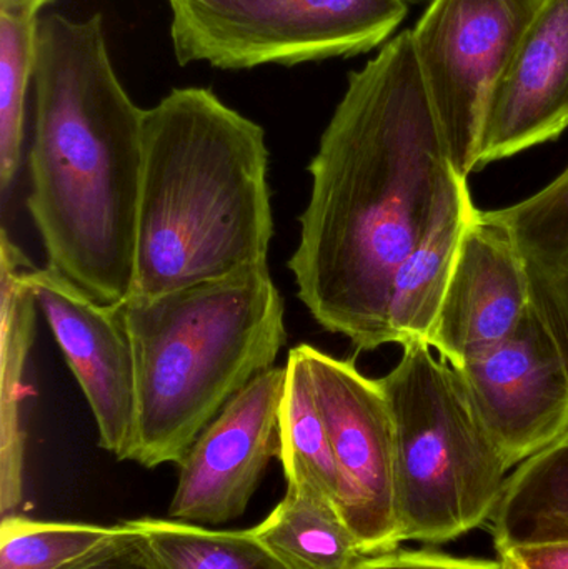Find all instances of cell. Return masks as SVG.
Returning a JSON list of instances; mask_svg holds the SVG:
<instances>
[{"label": "cell", "instance_id": "6da1fadb", "mask_svg": "<svg viewBox=\"0 0 568 569\" xmlns=\"http://www.w3.org/2000/svg\"><path fill=\"white\" fill-rule=\"evenodd\" d=\"M309 173L289 260L297 295L323 330L377 350L389 345L397 269L467 180L447 152L410 30L350 73Z\"/></svg>", "mask_w": 568, "mask_h": 569}, {"label": "cell", "instance_id": "7a4b0ae2", "mask_svg": "<svg viewBox=\"0 0 568 569\" xmlns=\"http://www.w3.org/2000/svg\"><path fill=\"white\" fill-rule=\"evenodd\" d=\"M27 209L47 266L97 300L132 290L143 113L110 60L100 13L37 19Z\"/></svg>", "mask_w": 568, "mask_h": 569}, {"label": "cell", "instance_id": "3957f363", "mask_svg": "<svg viewBox=\"0 0 568 569\" xmlns=\"http://www.w3.org/2000/svg\"><path fill=\"white\" fill-rule=\"evenodd\" d=\"M272 237L262 127L200 87L147 109L129 297L269 267Z\"/></svg>", "mask_w": 568, "mask_h": 569}, {"label": "cell", "instance_id": "277c9868", "mask_svg": "<svg viewBox=\"0 0 568 569\" xmlns=\"http://www.w3.org/2000/svg\"><path fill=\"white\" fill-rule=\"evenodd\" d=\"M136 365L130 460L182 465L197 438L287 341L286 307L269 267L120 301Z\"/></svg>", "mask_w": 568, "mask_h": 569}, {"label": "cell", "instance_id": "5b68a950", "mask_svg": "<svg viewBox=\"0 0 568 569\" xmlns=\"http://www.w3.org/2000/svg\"><path fill=\"white\" fill-rule=\"evenodd\" d=\"M379 378L396 443L400 540L440 545L492 520L509 465L459 371L422 341Z\"/></svg>", "mask_w": 568, "mask_h": 569}, {"label": "cell", "instance_id": "8992f818", "mask_svg": "<svg viewBox=\"0 0 568 569\" xmlns=\"http://www.w3.org/2000/svg\"><path fill=\"white\" fill-rule=\"evenodd\" d=\"M180 66L217 69L349 57L386 42L406 19V0H169Z\"/></svg>", "mask_w": 568, "mask_h": 569}, {"label": "cell", "instance_id": "52a82bcc", "mask_svg": "<svg viewBox=\"0 0 568 569\" xmlns=\"http://www.w3.org/2000/svg\"><path fill=\"white\" fill-rule=\"evenodd\" d=\"M546 0H432L413 50L454 169H479L490 100Z\"/></svg>", "mask_w": 568, "mask_h": 569}, {"label": "cell", "instance_id": "ba28073f", "mask_svg": "<svg viewBox=\"0 0 568 569\" xmlns=\"http://www.w3.org/2000/svg\"><path fill=\"white\" fill-rule=\"evenodd\" d=\"M322 411L342 495L340 517L366 557L397 550L396 443L389 401L379 380L360 373L352 360H340L302 343Z\"/></svg>", "mask_w": 568, "mask_h": 569}, {"label": "cell", "instance_id": "9c48e42d", "mask_svg": "<svg viewBox=\"0 0 568 569\" xmlns=\"http://www.w3.org/2000/svg\"><path fill=\"white\" fill-rule=\"evenodd\" d=\"M27 283L79 383L99 445L130 460L136 437V365L122 305L106 303L52 267H30Z\"/></svg>", "mask_w": 568, "mask_h": 569}, {"label": "cell", "instance_id": "30bf717a", "mask_svg": "<svg viewBox=\"0 0 568 569\" xmlns=\"http://www.w3.org/2000/svg\"><path fill=\"white\" fill-rule=\"evenodd\" d=\"M456 370L509 468L567 430V365L532 308L506 340Z\"/></svg>", "mask_w": 568, "mask_h": 569}, {"label": "cell", "instance_id": "8fae6325", "mask_svg": "<svg viewBox=\"0 0 568 569\" xmlns=\"http://www.w3.org/2000/svg\"><path fill=\"white\" fill-rule=\"evenodd\" d=\"M286 367L257 377L203 430L180 465L172 520L222 525L242 517L280 453V401Z\"/></svg>", "mask_w": 568, "mask_h": 569}, {"label": "cell", "instance_id": "7c38bea8", "mask_svg": "<svg viewBox=\"0 0 568 569\" xmlns=\"http://www.w3.org/2000/svg\"><path fill=\"white\" fill-rule=\"evenodd\" d=\"M530 310L526 277L502 227L482 210L467 223L429 347L454 368L506 340Z\"/></svg>", "mask_w": 568, "mask_h": 569}, {"label": "cell", "instance_id": "4fadbf2b", "mask_svg": "<svg viewBox=\"0 0 568 569\" xmlns=\"http://www.w3.org/2000/svg\"><path fill=\"white\" fill-rule=\"evenodd\" d=\"M568 129V0H546L500 79L484 122L479 169Z\"/></svg>", "mask_w": 568, "mask_h": 569}, {"label": "cell", "instance_id": "5bb4252c", "mask_svg": "<svg viewBox=\"0 0 568 569\" xmlns=\"http://www.w3.org/2000/svg\"><path fill=\"white\" fill-rule=\"evenodd\" d=\"M502 227L526 277L530 308L568 370V166L529 199L484 212Z\"/></svg>", "mask_w": 568, "mask_h": 569}, {"label": "cell", "instance_id": "9a60e30c", "mask_svg": "<svg viewBox=\"0 0 568 569\" xmlns=\"http://www.w3.org/2000/svg\"><path fill=\"white\" fill-rule=\"evenodd\" d=\"M30 260L2 230L0 239V341H2V387H0V508L2 518L12 515L22 500L23 375L36 333V298L27 283Z\"/></svg>", "mask_w": 568, "mask_h": 569}, {"label": "cell", "instance_id": "2e32d148", "mask_svg": "<svg viewBox=\"0 0 568 569\" xmlns=\"http://www.w3.org/2000/svg\"><path fill=\"white\" fill-rule=\"evenodd\" d=\"M477 209L467 180L444 203L419 246L397 269L387 308L389 343L429 345L467 223Z\"/></svg>", "mask_w": 568, "mask_h": 569}, {"label": "cell", "instance_id": "e0dca14e", "mask_svg": "<svg viewBox=\"0 0 568 569\" xmlns=\"http://www.w3.org/2000/svg\"><path fill=\"white\" fill-rule=\"evenodd\" d=\"M497 551L568 545V428L517 467L492 517Z\"/></svg>", "mask_w": 568, "mask_h": 569}, {"label": "cell", "instance_id": "ac0fdd59", "mask_svg": "<svg viewBox=\"0 0 568 569\" xmlns=\"http://www.w3.org/2000/svg\"><path fill=\"white\" fill-rule=\"evenodd\" d=\"M252 533L290 569H356L367 558L336 505L306 485L287 483Z\"/></svg>", "mask_w": 568, "mask_h": 569}, {"label": "cell", "instance_id": "d6986e66", "mask_svg": "<svg viewBox=\"0 0 568 569\" xmlns=\"http://www.w3.org/2000/svg\"><path fill=\"white\" fill-rule=\"evenodd\" d=\"M279 428V460L287 483L312 488L339 510L342 495L339 468L300 345L287 357Z\"/></svg>", "mask_w": 568, "mask_h": 569}, {"label": "cell", "instance_id": "ffe728a7", "mask_svg": "<svg viewBox=\"0 0 568 569\" xmlns=\"http://www.w3.org/2000/svg\"><path fill=\"white\" fill-rule=\"evenodd\" d=\"M127 523L149 538L160 569H290L252 530H207L172 518H139Z\"/></svg>", "mask_w": 568, "mask_h": 569}, {"label": "cell", "instance_id": "44dd1931", "mask_svg": "<svg viewBox=\"0 0 568 569\" xmlns=\"http://www.w3.org/2000/svg\"><path fill=\"white\" fill-rule=\"evenodd\" d=\"M37 20L0 13V190L19 172L26 136V99L33 77Z\"/></svg>", "mask_w": 568, "mask_h": 569}, {"label": "cell", "instance_id": "7402d4cb", "mask_svg": "<svg viewBox=\"0 0 568 569\" xmlns=\"http://www.w3.org/2000/svg\"><path fill=\"white\" fill-rule=\"evenodd\" d=\"M117 527L47 523L29 518H2L0 569H59L92 550Z\"/></svg>", "mask_w": 568, "mask_h": 569}, {"label": "cell", "instance_id": "603a6c76", "mask_svg": "<svg viewBox=\"0 0 568 569\" xmlns=\"http://www.w3.org/2000/svg\"><path fill=\"white\" fill-rule=\"evenodd\" d=\"M59 569H160L149 538L132 525H119L92 550Z\"/></svg>", "mask_w": 568, "mask_h": 569}, {"label": "cell", "instance_id": "cb8c5ba5", "mask_svg": "<svg viewBox=\"0 0 568 569\" xmlns=\"http://www.w3.org/2000/svg\"><path fill=\"white\" fill-rule=\"evenodd\" d=\"M356 569H510L506 561L470 560L434 551H389L363 558Z\"/></svg>", "mask_w": 568, "mask_h": 569}, {"label": "cell", "instance_id": "d4e9b609", "mask_svg": "<svg viewBox=\"0 0 568 569\" xmlns=\"http://www.w3.org/2000/svg\"><path fill=\"white\" fill-rule=\"evenodd\" d=\"M500 560L510 569H568V545L516 548L500 553Z\"/></svg>", "mask_w": 568, "mask_h": 569}, {"label": "cell", "instance_id": "484cf974", "mask_svg": "<svg viewBox=\"0 0 568 569\" xmlns=\"http://www.w3.org/2000/svg\"><path fill=\"white\" fill-rule=\"evenodd\" d=\"M50 0H0V13L13 19L37 20Z\"/></svg>", "mask_w": 568, "mask_h": 569}]
</instances>
